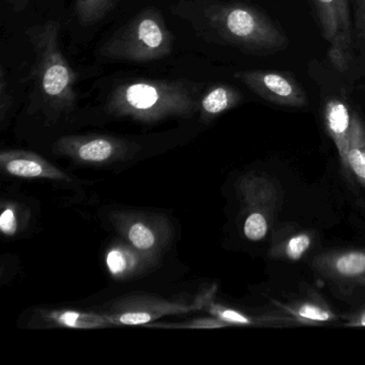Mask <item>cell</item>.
I'll use <instances>...</instances> for the list:
<instances>
[{
    "label": "cell",
    "instance_id": "obj_22",
    "mask_svg": "<svg viewBox=\"0 0 365 365\" xmlns=\"http://www.w3.org/2000/svg\"><path fill=\"white\" fill-rule=\"evenodd\" d=\"M25 211L16 202H6L1 205L0 230L4 236L14 237L19 234L25 222Z\"/></svg>",
    "mask_w": 365,
    "mask_h": 365
},
{
    "label": "cell",
    "instance_id": "obj_24",
    "mask_svg": "<svg viewBox=\"0 0 365 365\" xmlns=\"http://www.w3.org/2000/svg\"><path fill=\"white\" fill-rule=\"evenodd\" d=\"M14 99L10 93L9 82H8L4 67L0 69V120L5 121L8 113L11 110Z\"/></svg>",
    "mask_w": 365,
    "mask_h": 365
},
{
    "label": "cell",
    "instance_id": "obj_19",
    "mask_svg": "<svg viewBox=\"0 0 365 365\" xmlns=\"http://www.w3.org/2000/svg\"><path fill=\"white\" fill-rule=\"evenodd\" d=\"M242 101V93L234 86L217 84L202 93L200 102V120L209 123L227 110H232Z\"/></svg>",
    "mask_w": 365,
    "mask_h": 365
},
{
    "label": "cell",
    "instance_id": "obj_26",
    "mask_svg": "<svg viewBox=\"0 0 365 365\" xmlns=\"http://www.w3.org/2000/svg\"><path fill=\"white\" fill-rule=\"evenodd\" d=\"M344 326L354 327V328L365 327V305L356 311L344 316Z\"/></svg>",
    "mask_w": 365,
    "mask_h": 365
},
{
    "label": "cell",
    "instance_id": "obj_12",
    "mask_svg": "<svg viewBox=\"0 0 365 365\" xmlns=\"http://www.w3.org/2000/svg\"><path fill=\"white\" fill-rule=\"evenodd\" d=\"M268 311L279 316L286 327L319 326L339 319L331 305L314 292L287 302L272 301Z\"/></svg>",
    "mask_w": 365,
    "mask_h": 365
},
{
    "label": "cell",
    "instance_id": "obj_3",
    "mask_svg": "<svg viewBox=\"0 0 365 365\" xmlns=\"http://www.w3.org/2000/svg\"><path fill=\"white\" fill-rule=\"evenodd\" d=\"M202 91V84L191 81H128L110 91L106 112L148 125L170 118H191L200 110Z\"/></svg>",
    "mask_w": 365,
    "mask_h": 365
},
{
    "label": "cell",
    "instance_id": "obj_27",
    "mask_svg": "<svg viewBox=\"0 0 365 365\" xmlns=\"http://www.w3.org/2000/svg\"><path fill=\"white\" fill-rule=\"evenodd\" d=\"M4 3L11 6L14 11L22 12L29 6V0H3Z\"/></svg>",
    "mask_w": 365,
    "mask_h": 365
},
{
    "label": "cell",
    "instance_id": "obj_7",
    "mask_svg": "<svg viewBox=\"0 0 365 365\" xmlns=\"http://www.w3.org/2000/svg\"><path fill=\"white\" fill-rule=\"evenodd\" d=\"M133 142L104 134L66 135L53 145V153L83 165L104 166L131 159L138 153Z\"/></svg>",
    "mask_w": 365,
    "mask_h": 365
},
{
    "label": "cell",
    "instance_id": "obj_2",
    "mask_svg": "<svg viewBox=\"0 0 365 365\" xmlns=\"http://www.w3.org/2000/svg\"><path fill=\"white\" fill-rule=\"evenodd\" d=\"M26 37L35 54L29 74V112L41 113L48 125H54L76 110L78 74L61 50V26L56 21L29 27Z\"/></svg>",
    "mask_w": 365,
    "mask_h": 365
},
{
    "label": "cell",
    "instance_id": "obj_16",
    "mask_svg": "<svg viewBox=\"0 0 365 365\" xmlns=\"http://www.w3.org/2000/svg\"><path fill=\"white\" fill-rule=\"evenodd\" d=\"M31 324L36 328L100 329L113 324L100 312L76 309H39Z\"/></svg>",
    "mask_w": 365,
    "mask_h": 365
},
{
    "label": "cell",
    "instance_id": "obj_11",
    "mask_svg": "<svg viewBox=\"0 0 365 365\" xmlns=\"http://www.w3.org/2000/svg\"><path fill=\"white\" fill-rule=\"evenodd\" d=\"M250 91L277 106L304 108L307 96L298 81L284 72L249 70L235 73Z\"/></svg>",
    "mask_w": 365,
    "mask_h": 365
},
{
    "label": "cell",
    "instance_id": "obj_8",
    "mask_svg": "<svg viewBox=\"0 0 365 365\" xmlns=\"http://www.w3.org/2000/svg\"><path fill=\"white\" fill-rule=\"evenodd\" d=\"M108 217L127 242L147 255L160 258L172 241L173 226L163 215L117 210L110 212Z\"/></svg>",
    "mask_w": 365,
    "mask_h": 365
},
{
    "label": "cell",
    "instance_id": "obj_25",
    "mask_svg": "<svg viewBox=\"0 0 365 365\" xmlns=\"http://www.w3.org/2000/svg\"><path fill=\"white\" fill-rule=\"evenodd\" d=\"M356 27L358 36L365 48V0L356 1Z\"/></svg>",
    "mask_w": 365,
    "mask_h": 365
},
{
    "label": "cell",
    "instance_id": "obj_9",
    "mask_svg": "<svg viewBox=\"0 0 365 365\" xmlns=\"http://www.w3.org/2000/svg\"><path fill=\"white\" fill-rule=\"evenodd\" d=\"M309 266L341 296L351 297L365 290V249L322 252L309 260Z\"/></svg>",
    "mask_w": 365,
    "mask_h": 365
},
{
    "label": "cell",
    "instance_id": "obj_21",
    "mask_svg": "<svg viewBox=\"0 0 365 365\" xmlns=\"http://www.w3.org/2000/svg\"><path fill=\"white\" fill-rule=\"evenodd\" d=\"M120 0H74V14L85 26L97 24L115 9Z\"/></svg>",
    "mask_w": 365,
    "mask_h": 365
},
{
    "label": "cell",
    "instance_id": "obj_6",
    "mask_svg": "<svg viewBox=\"0 0 365 365\" xmlns=\"http://www.w3.org/2000/svg\"><path fill=\"white\" fill-rule=\"evenodd\" d=\"M202 311V301L197 294L193 302L170 301L153 294H132L120 297L99 307L113 326H143L165 316Z\"/></svg>",
    "mask_w": 365,
    "mask_h": 365
},
{
    "label": "cell",
    "instance_id": "obj_18",
    "mask_svg": "<svg viewBox=\"0 0 365 365\" xmlns=\"http://www.w3.org/2000/svg\"><path fill=\"white\" fill-rule=\"evenodd\" d=\"M324 127L334 143L339 161L343 165L349 144L352 114L345 102L336 98H331L324 106Z\"/></svg>",
    "mask_w": 365,
    "mask_h": 365
},
{
    "label": "cell",
    "instance_id": "obj_10",
    "mask_svg": "<svg viewBox=\"0 0 365 365\" xmlns=\"http://www.w3.org/2000/svg\"><path fill=\"white\" fill-rule=\"evenodd\" d=\"M320 29L329 43L333 67L345 71L351 63L352 37L349 0H313Z\"/></svg>",
    "mask_w": 365,
    "mask_h": 365
},
{
    "label": "cell",
    "instance_id": "obj_23",
    "mask_svg": "<svg viewBox=\"0 0 365 365\" xmlns=\"http://www.w3.org/2000/svg\"><path fill=\"white\" fill-rule=\"evenodd\" d=\"M151 328H165V329H219L225 328L228 326L223 320L209 316V317L194 318V319L187 320V322H180V324H149Z\"/></svg>",
    "mask_w": 365,
    "mask_h": 365
},
{
    "label": "cell",
    "instance_id": "obj_14",
    "mask_svg": "<svg viewBox=\"0 0 365 365\" xmlns=\"http://www.w3.org/2000/svg\"><path fill=\"white\" fill-rule=\"evenodd\" d=\"M159 259L138 251L125 240L112 243L106 253V269L116 281L136 279L151 270Z\"/></svg>",
    "mask_w": 365,
    "mask_h": 365
},
{
    "label": "cell",
    "instance_id": "obj_1",
    "mask_svg": "<svg viewBox=\"0 0 365 365\" xmlns=\"http://www.w3.org/2000/svg\"><path fill=\"white\" fill-rule=\"evenodd\" d=\"M175 11L207 41L228 44L243 52L270 54L288 44L283 31L264 12L247 4L200 0L177 6Z\"/></svg>",
    "mask_w": 365,
    "mask_h": 365
},
{
    "label": "cell",
    "instance_id": "obj_20",
    "mask_svg": "<svg viewBox=\"0 0 365 365\" xmlns=\"http://www.w3.org/2000/svg\"><path fill=\"white\" fill-rule=\"evenodd\" d=\"M344 170L365 190V121L354 113Z\"/></svg>",
    "mask_w": 365,
    "mask_h": 365
},
{
    "label": "cell",
    "instance_id": "obj_13",
    "mask_svg": "<svg viewBox=\"0 0 365 365\" xmlns=\"http://www.w3.org/2000/svg\"><path fill=\"white\" fill-rule=\"evenodd\" d=\"M0 168L9 176L23 179L70 181L63 170L31 151L9 149L0 153Z\"/></svg>",
    "mask_w": 365,
    "mask_h": 365
},
{
    "label": "cell",
    "instance_id": "obj_17",
    "mask_svg": "<svg viewBox=\"0 0 365 365\" xmlns=\"http://www.w3.org/2000/svg\"><path fill=\"white\" fill-rule=\"evenodd\" d=\"M316 236L311 230L285 227L273 235L269 256L287 262L304 259L315 247Z\"/></svg>",
    "mask_w": 365,
    "mask_h": 365
},
{
    "label": "cell",
    "instance_id": "obj_4",
    "mask_svg": "<svg viewBox=\"0 0 365 365\" xmlns=\"http://www.w3.org/2000/svg\"><path fill=\"white\" fill-rule=\"evenodd\" d=\"M174 35L158 8L148 7L119 27L100 46L106 61L147 63L172 54Z\"/></svg>",
    "mask_w": 365,
    "mask_h": 365
},
{
    "label": "cell",
    "instance_id": "obj_5",
    "mask_svg": "<svg viewBox=\"0 0 365 365\" xmlns=\"http://www.w3.org/2000/svg\"><path fill=\"white\" fill-rule=\"evenodd\" d=\"M241 202L243 236L252 242L264 240L272 232L283 202L277 179L262 172L243 175L236 183Z\"/></svg>",
    "mask_w": 365,
    "mask_h": 365
},
{
    "label": "cell",
    "instance_id": "obj_15",
    "mask_svg": "<svg viewBox=\"0 0 365 365\" xmlns=\"http://www.w3.org/2000/svg\"><path fill=\"white\" fill-rule=\"evenodd\" d=\"M217 286L212 285L200 292L202 300V311L207 312L211 316L223 320L228 326H250V327H285L283 320L277 317L270 311L264 313L247 314L232 307L217 303L215 301Z\"/></svg>",
    "mask_w": 365,
    "mask_h": 365
}]
</instances>
